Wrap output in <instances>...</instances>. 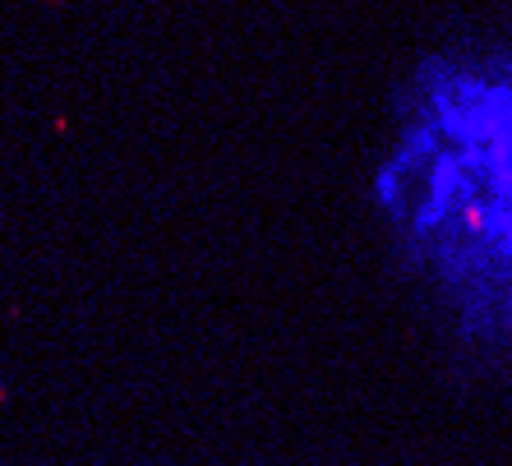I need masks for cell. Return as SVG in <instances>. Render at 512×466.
<instances>
[{
	"mask_svg": "<svg viewBox=\"0 0 512 466\" xmlns=\"http://www.w3.org/2000/svg\"><path fill=\"white\" fill-rule=\"evenodd\" d=\"M365 199L434 337L466 370L512 374V14L406 65Z\"/></svg>",
	"mask_w": 512,
	"mask_h": 466,
	"instance_id": "6da1fadb",
	"label": "cell"
}]
</instances>
